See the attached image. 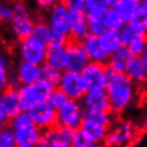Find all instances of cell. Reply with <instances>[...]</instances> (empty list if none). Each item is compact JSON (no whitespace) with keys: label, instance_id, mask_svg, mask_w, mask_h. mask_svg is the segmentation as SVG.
I'll return each instance as SVG.
<instances>
[{"label":"cell","instance_id":"cell-33","mask_svg":"<svg viewBox=\"0 0 147 147\" xmlns=\"http://www.w3.org/2000/svg\"><path fill=\"white\" fill-rule=\"evenodd\" d=\"M140 6V0H125V1L119 6L121 14L125 18V20L130 21V19L132 18V15L135 14V11L138 9Z\"/></svg>","mask_w":147,"mask_h":147},{"label":"cell","instance_id":"cell-41","mask_svg":"<svg viewBox=\"0 0 147 147\" xmlns=\"http://www.w3.org/2000/svg\"><path fill=\"white\" fill-rule=\"evenodd\" d=\"M125 0H109V5L113 6V8H119V6L122 4Z\"/></svg>","mask_w":147,"mask_h":147},{"label":"cell","instance_id":"cell-22","mask_svg":"<svg viewBox=\"0 0 147 147\" xmlns=\"http://www.w3.org/2000/svg\"><path fill=\"white\" fill-rule=\"evenodd\" d=\"M126 74L136 85L147 84V64L140 56H135L132 59Z\"/></svg>","mask_w":147,"mask_h":147},{"label":"cell","instance_id":"cell-15","mask_svg":"<svg viewBox=\"0 0 147 147\" xmlns=\"http://www.w3.org/2000/svg\"><path fill=\"white\" fill-rule=\"evenodd\" d=\"M90 35L87 15L84 9H70V39L82 41Z\"/></svg>","mask_w":147,"mask_h":147},{"label":"cell","instance_id":"cell-42","mask_svg":"<svg viewBox=\"0 0 147 147\" xmlns=\"http://www.w3.org/2000/svg\"><path fill=\"white\" fill-rule=\"evenodd\" d=\"M140 57H141L142 60H143V61H145L146 64H147V47H146V50L143 51V54H142V55H141V56H140Z\"/></svg>","mask_w":147,"mask_h":147},{"label":"cell","instance_id":"cell-1","mask_svg":"<svg viewBox=\"0 0 147 147\" xmlns=\"http://www.w3.org/2000/svg\"><path fill=\"white\" fill-rule=\"evenodd\" d=\"M106 90L110 97L111 112L113 115H119L126 111L134 102L137 85L128 78L127 74L115 72L109 67V81Z\"/></svg>","mask_w":147,"mask_h":147},{"label":"cell","instance_id":"cell-3","mask_svg":"<svg viewBox=\"0 0 147 147\" xmlns=\"http://www.w3.org/2000/svg\"><path fill=\"white\" fill-rule=\"evenodd\" d=\"M13 6H14V10H15V15H14L11 21L9 23L10 30H11V34L14 38L18 41H21V40L32 35L36 21H34L32 16L29 13V10L26 9V5L21 0H15Z\"/></svg>","mask_w":147,"mask_h":147},{"label":"cell","instance_id":"cell-10","mask_svg":"<svg viewBox=\"0 0 147 147\" xmlns=\"http://www.w3.org/2000/svg\"><path fill=\"white\" fill-rule=\"evenodd\" d=\"M59 87L67 95L69 98H74V100H81L87 91L81 72L71 71V70H65L62 72Z\"/></svg>","mask_w":147,"mask_h":147},{"label":"cell","instance_id":"cell-37","mask_svg":"<svg viewBox=\"0 0 147 147\" xmlns=\"http://www.w3.org/2000/svg\"><path fill=\"white\" fill-rule=\"evenodd\" d=\"M9 86V61L5 56L0 57V87L5 89Z\"/></svg>","mask_w":147,"mask_h":147},{"label":"cell","instance_id":"cell-31","mask_svg":"<svg viewBox=\"0 0 147 147\" xmlns=\"http://www.w3.org/2000/svg\"><path fill=\"white\" fill-rule=\"evenodd\" d=\"M70 40L71 39H70L69 35L51 28V32H50L49 40H47V45L49 46H66Z\"/></svg>","mask_w":147,"mask_h":147},{"label":"cell","instance_id":"cell-2","mask_svg":"<svg viewBox=\"0 0 147 147\" xmlns=\"http://www.w3.org/2000/svg\"><path fill=\"white\" fill-rule=\"evenodd\" d=\"M18 89H19L21 111H30L38 102L47 101L54 87L45 80L40 79L31 85H19Z\"/></svg>","mask_w":147,"mask_h":147},{"label":"cell","instance_id":"cell-35","mask_svg":"<svg viewBox=\"0 0 147 147\" xmlns=\"http://www.w3.org/2000/svg\"><path fill=\"white\" fill-rule=\"evenodd\" d=\"M50 32H51V26L49 25V23H45V21H38L35 25V29H34V32L32 35L35 38H38L42 41L47 42L49 40V36H50Z\"/></svg>","mask_w":147,"mask_h":147},{"label":"cell","instance_id":"cell-38","mask_svg":"<svg viewBox=\"0 0 147 147\" xmlns=\"http://www.w3.org/2000/svg\"><path fill=\"white\" fill-rule=\"evenodd\" d=\"M15 15V10H14L13 5H8V4H3L0 6V19L5 23H10L11 19Z\"/></svg>","mask_w":147,"mask_h":147},{"label":"cell","instance_id":"cell-9","mask_svg":"<svg viewBox=\"0 0 147 147\" xmlns=\"http://www.w3.org/2000/svg\"><path fill=\"white\" fill-rule=\"evenodd\" d=\"M82 79L85 81L87 90L106 87L109 81V67L107 64L97 61H90L86 67L81 71Z\"/></svg>","mask_w":147,"mask_h":147},{"label":"cell","instance_id":"cell-39","mask_svg":"<svg viewBox=\"0 0 147 147\" xmlns=\"http://www.w3.org/2000/svg\"><path fill=\"white\" fill-rule=\"evenodd\" d=\"M69 5L70 9H84L85 10V0H62Z\"/></svg>","mask_w":147,"mask_h":147},{"label":"cell","instance_id":"cell-30","mask_svg":"<svg viewBox=\"0 0 147 147\" xmlns=\"http://www.w3.org/2000/svg\"><path fill=\"white\" fill-rule=\"evenodd\" d=\"M34 123L35 122H34V120H32L30 111H20L16 116H14L9 122V125L14 128V130L30 126V125H34Z\"/></svg>","mask_w":147,"mask_h":147},{"label":"cell","instance_id":"cell-14","mask_svg":"<svg viewBox=\"0 0 147 147\" xmlns=\"http://www.w3.org/2000/svg\"><path fill=\"white\" fill-rule=\"evenodd\" d=\"M66 47H67V54H69L67 70L81 72L86 67V65L90 62V57L86 53L82 41L70 40Z\"/></svg>","mask_w":147,"mask_h":147},{"label":"cell","instance_id":"cell-20","mask_svg":"<svg viewBox=\"0 0 147 147\" xmlns=\"http://www.w3.org/2000/svg\"><path fill=\"white\" fill-rule=\"evenodd\" d=\"M82 44H84V46H85V50L90 57V61H97V62L107 64L110 55L102 50V47L100 46V42H98L97 36L91 35V34L87 35L86 38L82 40Z\"/></svg>","mask_w":147,"mask_h":147},{"label":"cell","instance_id":"cell-32","mask_svg":"<svg viewBox=\"0 0 147 147\" xmlns=\"http://www.w3.org/2000/svg\"><path fill=\"white\" fill-rule=\"evenodd\" d=\"M67 100H69V96L59 86L54 87L53 91H51V94H50V96H49V98H47V101H49L56 110L60 109Z\"/></svg>","mask_w":147,"mask_h":147},{"label":"cell","instance_id":"cell-8","mask_svg":"<svg viewBox=\"0 0 147 147\" xmlns=\"http://www.w3.org/2000/svg\"><path fill=\"white\" fill-rule=\"evenodd\" d=\"M20 111L19 89L16 86H6L0 95V123L8 125L10 120Z\"/></svg>","mask_w":147,"mask_h":147},{"label":"cell","instance_id":"cell-13","mask_svg":"<svg viewBox=\"0 0 147 147\" xmlns=\"http://www.w3.org/2000/svg\"><path fill=\"white\" fill-rule=\"evenodd\" d=\"M81 102L86 110L92 111H111V104L106 87H97V89L87 90Z\"/></svg>","mask_w":147,"mask_h":147},{"label":"cell","instance_id":"cell-25","mask_svg":"<svg viewBox=\"0 0 147 147\" xmlns=\"http://www.w3.org/2000/svg\"><path fill=\"white\" fill-rule=\"evenodd\" d=\"M86 15H87V24H89V30L91 35L98 36L107 30L104 19L105 13L91 11V13H86Z\"/></svg>","mask_w":147,"mask_h":147},{"label":"cell","instance_id":"cell-16","mask_svg":"<svg viewBox=\"0 0 147 147\" xmlns=\"http://www.w3.org/2000/svg\"><path fill=\"white\" fill-rule=\"evenodd\" d=\"M15 78L19 85H31L41 79V65L20 60L15 69Z\"/></svg>","mask_w":147,"mask_h":147},{"label":"cell","instance_id":"cell-34","mask_svg":"<svg viewBox=\"0 0 147 147\" xmlns=\"http://www.w3.org/2000/svg\"><path fill=\"white\" fill-rule=\"evenodd\" d=\"M96 146H98V145L96 142H94L82 130L78 128V130L75 131L72 147H96Z\"/></svg>","mask_w":147,"mask_h":147},{"label":"cell","instance_id":"cell-6","mask_svg":"<svg viewBox=\"0 0 147 147\" xmlns=\"http://www.w3.org/2000/svg\"><path fill=\"white\" fill-rule=\"evenodd\" d=\"M85 119V107L81 100L69 98L60 109H57V123L78 130Z\"/></svg>","mask_w":147,"mask_h":147},{"label":"cell","instance_id":"cell-19","mask_svg":"<svg viewBox=\"0 0 147 147\" xmlns=\"http://www.w3.org/2000/svg\"><path fill=\"white\" fill-rule=\"evenodd\" d=\"M134 57L135 56L131 54V51L128 50V47L123 45L117 51H115L113 54L110 55L109 61H107V66L111 70H113L115 72L126 74L128 65H130V62L132 61Z\"/></svg>","mask_w":147,"mask_h":147},{"label":"cell","instance_id":"cell-5","mask_svg":"<svg viewBox=\"0 0 147 147\" xmlns=\"http://www.w3.org/2000/svg\"><path fill=\"white\" fill-rule=\"evenodd\" d=\"M75 131L74 128L57 123L42 131L38 147H72Z\"/></svg>","mask_w":147,"mask_h":147},{"label":"cell","instance_id":"cell-27","mask_svg":"<svg viewBox=\"0 0 147 147\" xmlns=\"http://www.w3.org/2000/svg\"><path fill=\"white\" fill-rule=\"evenodd\" d=\"M128 23L132 26H135L138 31L147 34V8L140 5Z\"/></svg>","mask_w":147,"mask_h":147},{"label":"cell","instance_id":"cell-40","mask_svg":"<svg viewBox=\"0 0 147 147\" xmlns=\"http://www.w3.org/2000/svg\"><path fill=\"white\" fill-rule=\"evenodd\" d=\"M57 1H62V0H36V3H38V5L40 6L41 9H49L51 5H54L55 3Z\"/></svg>","mask_w":147,"mask_h":147},{"label":"cell","instance_id":"cell-21","mask_svg":"<svg viewBox=\"0 0 147 147\" xmlns=\"http://www.w3.org/2000/svg\"><path fill=\"white\" fill-rule=\"evenodd\" d=\"M97 39H98V42H100V46L102 47V50L105 53H107L109 55L113 54L120 47L123 46L121 34L117 30H110V29H107L105 32L98 35Z\"/></svg>","mask_w":147,"mask_h":147},{"label":"cell","instance_id":"cell-17","mask_svg":"<svg viewBox=\"0 0 147 147\" xmlns=\"http://www.w3.org/2000/svg\"><path fill=\"white\" fill-rule=\"evenodd\" d=\"M14 131H15L16 147H38L44 130L34 123Z\"/></svg>","mask_w":147,"mask_h":147},{"label":"cell","instance_id":"cell-7","mask_svg":"<svg viewBox=\"0 0 147 147\" xmlns=\"http://www.w3.org/2000/svg\"><path fill=\"white\" fill-rule=\"evenodd\" d=\"M136 141V131L132 123L127 121H115L112 122L104 145L109 147L128 146Z\"/></svg>","mask_w":147,"mask_h":147},{"label":"cell","instance_id":"cell-12","mask_svg":"<svg viewBox=\"0 0 147 147\" xmlns=\"http://www.w3.org/2000/svg\"><path fill=\"white\" fill-rule=\"evenodd\" d=\"M30 113L35 125H38L42 130H46V128L57 125V110L49 101L38 102L30 110Z\"/></svg>","mask_w":147,"mask_h":147},{"label":"cell","instance_id":"cell-18","mask_svg":"<svg viewBox=\"0 0 147 147\" xmlns=\"http://www.w3.org/2000/svg\"><path fill=\"white\" fill-rule=\"evenodd\" d=\"M110 127H111V125L100 122V121L92 119H84L80 130H82L97 145H100V143L104 145V141L110 131Z\"/></svg>","mask_w":147,"mask_h":147},{"label":"cell","instance_id":"cell-28","mask_svg":"<svg viewBox=\"0 0 147 147\" xmlns=\"http://www.w3.org/2000/svg\"><path fill=\"white\" fill-rule=\"evenodd\" d=\"M120 34H121V39H122V42H123L125 46L130 45L132 41H135V40H137L140 38H142V36L147 35V34H145V32L138 31L137 29H136L135 26H132L130 23H127L122 29H121Z\"/></svg>","mask_w":147,"mask_h":147},{"label":"cell","instance_id":"cell-23","mask_svg":"<svg viewBox=\"0 0 147 147\" xmlns=\"http://www.w3.org/2000/svg\"><path fill=\"white\" fill-rule=\"evenodd\" d=\"M46 62L54 65L55 67L62 70H67L69 54L66 46H49L46 55Z\"/></svg>","mask_w":147,"mask_h":147},{"label":"cell","instance_id":"cell-24","mask_svg":"<svg viewBox=\"0 0 147 147\" xmlns=\"http://www.w3.org/2000/svg\"><path fill=\"white\" fill-rule=\"evenodd\" d=\"M106 28L110 30H117L120 31L125 25L127 24V21L125 20L119 8H113V6H109L107 10L105 11L104 15Z\"/></svg>","mask_w":147,"mask_h":147},{"label":"cell","instance_id":"cell-43","mask_svg":"<svg viewBox=\"0 0 147 147\" xmlns=\"http://www.w3.org/2000/svg\"><path fill=\"white\" fill-rule=\"evenodd\" d=\"M140 5H141V6H145V8H147V0H140Z\"/></svg>","mask_w":147,"mask_h":147},{"label":"cell","instance_id":"cell-36","mask_svg":"<svg viewBox=\"0 0 147 147\" xmlns=\"http://www.w3.org/2000/svg\"><path fill=\"white\" fill-rule=\"evenodd\" d=\"M127 47L134 56H141L147 47V35L135 40V41H132L130 45H127Z\"/></svg>","mask_w":147,"mask_h":147},{"label":"cell","instance_id":"cell-11","mask_svg":"<svg viewBox=\"0 0 147 147\" xmlns=\"http://www.w3.org/2000/svg\"><path fill=\"white\" fill-rule=\"evenodd\" d=\"M46 21L53 29L70 36V8L65 1H57L47 9Z\"/></svg>","mask_w":147,"mask_h":147},{"label":"cell","instance_id":"cell-4","mask_svg":"<svg viewBox=\"0 0 147 147\" xmlns=\"http://www.w3.org/2000/svg\"><path fill=\"white\" fill-rule=\"evenodd\" d=\"M47 49H49L47 42L31 35L29 38L19 41L18 53H19L20 60L42 65L44 62H46Z\"/></svg>","mask_w":147,"mask_h":147},{"label":"cell","instance_id":"cell-26","mask_svg":"<svg viewBox=\"0 0 147 147\" xmlns=\"http://www.w3.org/2000/svg\"><path fill=\"white\" fill-rule=\"evenodd\" d=\"M62 70L55 67L54 65L49 62H44L41 65V79L49 82L53 87H57L60 85L61 78H62Z\"/></svg>","mask_w":147,"mask_h":147},{"label":"cell","instance_id":"cell-29","mask_svg":"<svg viewBox=\"0 0 147 147\" xmlns=\"http://www.w3.org/2000/svg\"><path fill=\"white\" fill-rule=\"evenodd\" d=\"M0 147H16L15 131L10 125H3L0 131Z\"/></svg>","mask_w":147,"mask_h":147}]
</instances>
